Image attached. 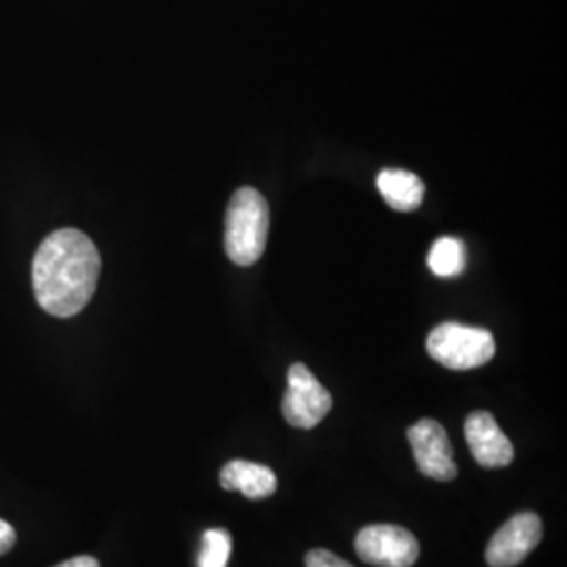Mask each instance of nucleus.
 I'll return each mask as SVG.
<instances>
[{
  "label": "nucleus",
  "mask_w": 567,
  "mask_h": 567,
  "mask_svg": "<svg viewBox=\"0 0 567 567\" xmlns=\"http://www.w3.org/2000/svg\"><path fill=\"white\" fill-rule=\"evenodd\" d=\"M102 271L93 240L74 227H63L42 240L32 261L34 297L49 316L72 318L91 303Z\"/></svg>",
  "instance_id": "obj_1"
},
{
  "label": "nucleus",
  "mask_w": 567,
  "mask_h": 567,
  "mask_svg": "<svg viewBox=\"0 0 567 567\" xmlns=\"http://www.w3.org/2000/svg\"><path fill=\"white\" fill-rule=\"evenodd\" d=\"M269 236V206L252 187H240L225 215V252L240 267L257 264L264 257Z\"/></svg>",
  "instance_id": "obj_2"
},
{
  "label": "nucleus",
  "mask_w": 567,
  "mask_h": 567,
  "mask_svg": "<svg viewBox=\"0 0 567 567\" xmlns=\"http://www.w3.org/2000/svg\"><path fill=\"white\" fill-rule=\"evenodd\" d=\"M426 351L437 364L450 370H473L496 355V341L484 328L444 322L431 330Z\"/></svg>",
  "instance_id": "obj_3"
},
{
  "label": "nucleus",
  "mask_w": 567,
  "mask_h": 567,
  "mask_svg": "<svg viewBox=\"0 0 567 567\" xmlns=\"http://www.w3.org/2000/svg\"><path fill=\"white\" fill-rule=\"evenodd\" d=\"M332 410V395L305 364L288 368V389L284 395L282 414L286 423L297 429L320 425Z\"/></svg>",
  "instance_id": "obj_4"
},
{
  "label": "nucleus",
  "mask_w": 567,
  "mask_h": 567,
  "mask_svg": "<svg viewBox=\"0 0 567 567\" xmlns=\"http://www.w3.org/2000/svg\"><path fill=\"white\" fill-rule=\"evenodd\" d=\"M355 550L362 561L377 567H412L421 555L412 532L389 524L364 527L355 536Z\"/></svg>",
  "instance_id": "obj_5"
},
{
  "label": "nucleus",
  "mask_w": 567,
  "mask_h": 567,
  "mask_svg": "<svg viewBox=\"0 0 567 567\" xmlns=\"http://www.w3.org/2000/svg\"><path fill=\"white\" fill-rule=\"evenodd\" d=\"M408 442L414 450L419 471L437 482H452L458 475L454 463V447L446 429L433 419H423L408 429Z\"/></svg>",
  "instance_id": "obj_6"
},
{
  "label": "nucleus",
  "mask_w": 567,
  "mask_h": 567,
  "mask_svg": "<svg viewBox=\"0 0 567 567\" xmlns=\"http://www.w3.org/2000/svg\"><path fill=\"white\" fill-rule=\"evenodd\" d=\"M543 540V522L536 513H517L487 543L489 567L519 566Z\"/></svg>",
  "instance_id": "obj_7"
},
{
  "label": "nucleus",
  "mask_w": 567,
  "mask_h": 567,
  "mask_svg": "<svg viewBox=\"0 0 567 567\" xmlns=\"http://www.w3.org/2000/svg\"><path fill=\"white\" fill-rule=\"evenodd\" d=\"M465 437L468 450L480 466L501 468L513 463V444L489 412L477 410L466 416Z\"/></svg>",
  "instance_id": "obj_8"
},
{
  "label": "nucleus",
  "mask_w": 567,
  "mask_h": 567,
  "mask_svg": "<svg viewBox=\"0 0 567 567\" xmlns=\"http://www.w3.org/2000/svg\"><path fill=\"white\" fill-rule=\"evenodd\" d=\"M224 489L240 492L248 501H264L278 489V477L269 466L248 461H231L221 468Z\"/></svg>",
  "instance_id": "obj_9"
},
{
  "label": "nucleus",
  "mask_w": 567,
  "mask_h": 567,
  "mask_svg": "<svg viewBox=\"0 0 567 567\" xmlns=\"http://www.w3.org/2000/svg\"><path fill=\"white\" fill-rule=\"evenodd\" d=\"M377 187L385 203L400 210L410 213L416 210L425 198V183L421 182L414 173L402 168H385L377 177Z\"/></svg>",
  "instance_id": "obj_10"
},
{
  "label": "nucleus",
  "mask_w": 567,
  "mask_h": 567,
  "mask_svg": "<svg viewBox=\"0 0 567 567\" xmlns=\"http://www.w3.org/2000/svg\"><path fill=\"white\" fill-rule=\"evenodd\" d=\"M426 264L429 269L440 278H454L463 274L466 265L465 244L450 236L435 240L429 250Z\"/></svg>",
  "instance_id": "obj_11"
},
{
  "label": "nucleus",
  "mask_w": 567,
  "mask_h": 567,
  "mask_svg": "<svg viewBox=\"0 0 567 567\" xmlns=\"http://www.w3.org/2000/svg\"><path fill=\"white\" fill-rule=\"evenodd\" d=\"M231 555V534L221 527L206 529L203 548L198 555V567H227Z\"/></svg>",
  "instance_id": "obj_12"
},
{
  "label": "nucleus",
  "mask_w": 567,
  "mask_h": 567,
  "mask_svg": "<svg viewBox=\"0 0 567 567\" xmlns=\"http://www.w3.org/2000/svg\"><path fill=\"white\" fill-rule=\"evenodd\" d=\"M305 566L307 567H353L349 561L341 559L339 555L326 550V548H313L307 553L305 557Z\"/></svg>",
  "instance_id": "obj_13"
},
{
  "label": "nucleus",
  "mask_w": 567,
  "mask_h": 567,
  "mask_svg": "<svg viewBox=\"0 0 567 567\" xmlns=\"http://www.w3.org/2000/svg\"><path fill=\"white\" fill-rule=\"evenodd\" d=\"M16 538H18V534H16L13 526L0 519V555L9 553V550L13 548V545H16Z\"/></svg>",
  "instance_id": "obj_14"
},
{
  "label": "nucleus",
  "mask_w": 567,
  "mask_h": 567,
  "mask_svg": "<svg viewBox=\"0 0 567 567\" xmlns=\"http://www.w3.org/2000/svg\"><path fill=\"white\" fill-rule=\"evenodd\" d=\"M55 567H100V561L95 557H89V555H81V557H74V559H68L60 566Z\"/></svg>",
  "instance_id": "obj_15"
}]
</instances>
